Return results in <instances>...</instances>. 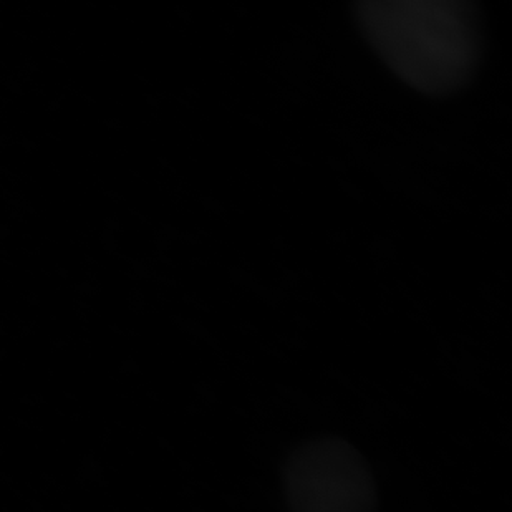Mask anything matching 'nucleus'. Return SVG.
Instances as JSON below:
<instances>
[{
    "instance_id": "f257e3e1",
    "label": "nucleus",
    "mask_w": 512,
    "mask_h": 512,
    "mask_svg": "<svg viewBox=\"0 0 512 512\" xmlns=\"http://www.w3.org/2000/svg\"><path fill=\"white\" fill-rule=\"evenodd\" d=\"M357 19L388 67L420 92H455L478 65L481 25L466 0H363Z\"/></svg>"
},
{
    "instance_id": "f03ea898",
    "label": "nucleus",
    "mask_w": 512,
    "mask_h": 512,
    "mask_svg": "<svg viewBox=\"0 0 512 512\" xmlns=\"http://www.w3.org/2000/svg\"><path fill=\"white\" fill-rule=\"evenodd\" d=\"M284 486L290 512L377 511L367 463L339 438H320L295 451L285 466Z\"/></svg>"
}]
</instances>
